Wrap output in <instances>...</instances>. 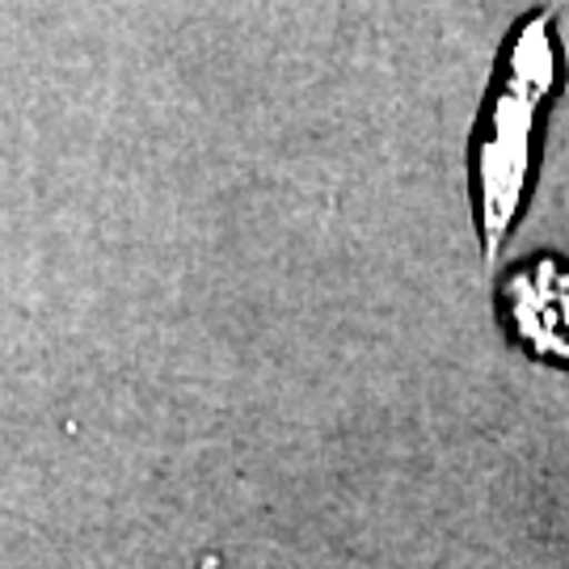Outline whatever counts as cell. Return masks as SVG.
<instances>
[{
  "label": "cell",
  "instance_id": "6da1fadb",
  "mask_svg": "<svg viewBox=\"0 0 569 569\" xmlns=\"http://www.w3.org/2000/svg\"><path fill=\"white\" fill-rule=\"evenodd\" d=\"M545 81H549L545 30L528 26L519 39V51H515V84L507 93H498L493 114H489V136L477 152V211H481V237H486L489 258L498 253V244L519 211V199H523L531 114H536V98H540Z\"/></svg>",
  "mask_w": 569,
  "mask_h": 569
}]
</instances>
